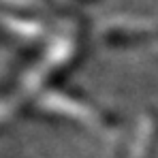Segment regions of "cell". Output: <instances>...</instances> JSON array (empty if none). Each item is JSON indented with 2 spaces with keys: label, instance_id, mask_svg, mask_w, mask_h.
Returning <instances> with one entry per match:
<instances>
[{
  "label": "cell",
  "instance_id": "6da1fadb",
  "mask_svg": "<svg viewBox=\"0 0 158 158\" xmlns=\"http://www.w3.org/2000/svg\"><path fill=\"white\" fill-rule=\"evenodd\" d=\"M103 43L113 49L148 47L158 52V22L143 19H115L101 32Z\"/></svg>",
  "mask_w": 158,
  "mask_h": 158
}]
</instances>
